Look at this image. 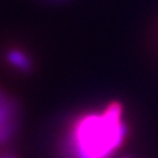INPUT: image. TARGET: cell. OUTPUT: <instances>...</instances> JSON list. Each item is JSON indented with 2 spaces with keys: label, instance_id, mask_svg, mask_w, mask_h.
I'll list each match as a JSON object with an SVG mask.
<instances>
[{
  "label": "cell",
  "instance_id": "1",
  "mask_svg": "<svg viewBox=\"0 0 158 158\" xmlns=\"http://www.w3.org/2000/svg\"><path fill=\"white\" fill-rule=\"evenodd\" d=\"M124 107L110 102L102 111H88L74 116L59 135V158H112L128 136L123 118Z\"/></svg>",
  "mask_w": 158,
  "mask_h": 158
},
{
  "label": "cell",
  "instance_id": "2",
  "mask_svg": "<svg viewBox=\"0 0 158 158\" xmlns=\"http://www.w3.org/2000/svg\"><path fill=\"white\" fill-rule=\"evenodd\" d=\"M20 124V107L12 96L0 88V150L16 136Z\"/></svg>",
  "mask_w": 158,
  "mask_h": 158
},
{
  "label": "cell",
  "instance_id": "3",
  "mask_svg": "<svg viewBox=\"0 0 158 158\" xmlns=\"http://www.w3.org/2000/svg\"><path fill=\"white\" fill-rule=\"evenodd\" d=\"M4 59L15 71L20 74L29 75L31 73H33L34 69L33 59L27 52L21 50V49L19 48L8 49V50H6V54H4Z\"/></svg>",
  "mask_w": 158,
  "mask_h": 158
},
{
  "label": "cell",
  "instance_id": "4",
  "mask_svg": "<svg viewBox=\"0 0 158 158\" xmlns=\"http://www.w3.org/2000/svg\"><path fill=\"white\" fill-rule=\"evenodd\" d=\"M0 158H20L16 153L13 152H7V150H2L0 152Z\"/></svg>",
  "mask_w": 158,
  "mask_h": 158
}]
</instances>
